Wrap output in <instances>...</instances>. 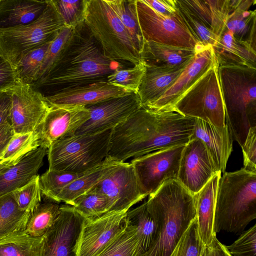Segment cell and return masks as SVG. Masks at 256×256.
Masks as SVG:
<instances>
[{
	"instance_id": "obj_13",
	"label": "cell",
	"mask_w": 256,
	"mask_h": 256,
	"mask_svg": "<svg viewBox=\"0 0 256 256\" xmlns=\"http://www.w3.org/2000/svg\"><path fill=\"white\" fill-rule=\"evenodd\" d=\"M60 212L44 236L42 256H78L82 230L86 219L72 206H60Z\"/></svg>"
},
{
	"instance_id": "obj_48",
	"label": "cell",
	"mask_w": 256,
	"mask_h": 256,
	"mask_svg": "<svg viewBox=\"0 0 256 256\" xmlns=\"http://www.w3.org/2000/svg\"><path fill=\"white\" fill-rule=\"evenodd\" d=\"M244 168L256 173V126L251 127L242 146Z\"/></svg>"
},
{
	"instance_id": "obj_39",
	"label": "cell",
	"mask_w": 256,
	"mask_h": 256,
	"mask_svg": "<svg viewBox=\"0 0 256 256\" xmlns=\"http://www.w3.org/2000/svg\"><path fill=\"white\" fill-rule=\"evenodd\" d=\"M50 42L38 46L20 57L14 66L20 82L31 85L35 82Z\"/></svg>"
},
{
	"instance_id": "obj_32",
	"label": "cell",
	"mask_w": 256,
	"mask_h": 256,
	"mask_svg": "<svg viewBox=\"0 0 256 256\" xmlns=\"http://www.w3.org/2000/svg\"><path fill=\"white\" fill-rule=\"evenodd\" d=\"M126 218L127 222L135 226L136 229L142 255L153 244L156 233V225L148 209L146 202L130 211L128 210Z\"/></svg>"
},
{
	"instance_id": "obj_43",
	"label": "cell",
	"mask_w": 256,
	"mask_h": 256,
	"mask_svg": "<svg viewBox=\"0 0 256 256\" xmlns=\"http://www.w3.org/2000/svg\"><path fill=\"white\" fill-rule=\"evenodd\" d=\"M145 71L146 66L143 62L134 65L132 68H119L108 75L106 80L110 84L137 94Z\"/></svg>"
},
{
	"instance_id": "obj_1",
	"label": "cell",
	"mask_w": 256,
	"mask_h": 256,
	"mask_svg": "<svg viewBox=\"0 0 256 256\" xmlns=\"http://www.w3.org/2000/svg\"><path fill=\"white\" fill-rule=\"evenodd\" d=\"M196 118L142 108L112 130L108 157L125 162L190 140Z\"/></svg>"
},
{
	"instance_id": "obj_15",
	"label": "cell",
	"mask_w": 256,
	"mask_h": 256,
	"mask_svg": "<svg viewBox=\"0 0 256 256\" xmlns=\"http://www.w3.org/2000/svg\"><path fill=\"white\" fill-rule=\"evenodd\" d=\"M86 108L90 118L75 134H92L112 130L143 107L138 94L132 92Z\"/></svg>"
},
{
	"instance_id": "obj_29",
	"label": "cell",
	"mask_w": 256,
	"mask_h": 256,
	"mask_svg": "<svg viewBox=\"0 0 256 256\" xmlns=\"http://www.w3.org/2000/svg\"><path fill=\"white\" fill-rule=\"evenodd\" d=\"M218 37L225 28L230 12L229 0H178Z\"/></svg>"
},
{
	"instance_id": "obj_42",
	"label": "cell",
	"mask_w": 256,
	"mask_h": 256,
	"mask_svg": "<svg viewBox=\"0 0 256 256\" xmlns=\"http://www.w3.org/2000/svg\"><path fill=\"white\" fill-rule=\"evenodd\" d=\"M205 246L199 234L196 217L180 238L170 256H202Z\"/></svg>"
},
{
	"instance_id": "obj_16",
	"label": "cell",
	"mask_w": 256,
	"mask_h": 256,
	"mask_svg": "<svg viewBox=\"0 0 256 256\" xmlns=\"http://www.w3.org/2000/svg\"><path fill=\"white\" fill-rule=\"evenodd\" d=\"M90 118L84 106L52 105L42 122L35 130L40 146L47 148L56 142L75 134Z\"/></svg>"
},
{
	"instance_id": "obj_49",
	"label": "cell",
	"mask_w": 256,
	"mask_h": 256,
	"mask_svg": "<svg viewBox=\"0 0 256 256\" xmlns=\"http://www.w3.org/2000/svg\"><path fill=\"white\" fill-rule=\"evenodd\" d=\"M18 82L14 66L0 56V92L10 89Z\"/></svg>"
},
{
	"instance_id": "obj_7",
	"label": "cell",
	"mask_w": 256,
	"mask_h": 256,
	"mask_svg": "<svg viewBox=\"0 0 256 256\" xmlns=\"http://www.w3.org/2000/svg\"><path fill=\"white\" fill-rule=\"evenodd\" d=\"M111 132L74 134L56 142L48 148V169L80 174L94 168L108 156Z\"/></svg>"
},
{
	"instance_id": "obj_18",
	"label": "cell",
	"mask_w": 256,
	"mask_h": 256,
	"mask_svg": "<svg viewBox=\"0 0 256 256\" xmlns=\"http://www.w3.org/2000/svg\"><path fill=\"white\" fill-rule=\"evenodd\" d=\"M127 212H110L86 220L81 234L78 256H97L126 228Z\"/></svg>"
},
{
	"instance_id": "obj_3",
	"label": "cell",
	"mask_w": 256,
	"mask_h": 256,
	"mask_svg": "<svg viewBox=\"0 0 256 256\" xmlns=\"http://www.w3.org/2000/svg\"><path fill=\"white\" fill-rule=\"evenodd\" d=\"M148 196L147 208L156 224V233L151 246L141 256H170L196 217L194 196L174 180Z\"/></svg>"
},
{
	"instance_id": "obj_11",
	"label": "cell",
	"mask_w": 256,
	"mask_h": 256,
	"mask_svg": "<svg viewBox=\"0 0 256 256\" xmlns=\"http://www.w3.org/2000/svg\"><path fill=\"white\" fill-rule=\"evenodd\" d=\"M102 178L94 186L110 200V212H128L146 196L144 193L133 166L108 156Z\"/></svg>"
},
{
	"instance_id": "obj_44",
	"label": "cell",
	"mask_w": 256,
	"mask_h": 256,
	"mask_svg": "<svg viewBox=\"0 0 256 256\" xmlns=\"http://www.w3.org/2000/svg\"><path fill=\"white\" fill-rule=\"evenodd\" d=\"M74 29L72 27L64 26L50 42L35 82L44 76L58 59L70 38Z\"/></svg>"
},
{
	"instance_id": "obj_50",
	"label": "cell",
	"mask_w": 256,
	"mask_h": 256,
	"mask_svg": "<svg viewBox=\"0 0 256 256\" xmlns=\"http://www.w3.org/2000/svg\"><path fill=\"white\" fill-rule=\"evenodd\" d=\"M154 11L164 16H171L178 12L175 0H143Z\"/></svg>"
},
{
	"instance_id": "obj_27",
	"label": "cell",
	"mask_w": 256,
	"mask_h": 256,
	"mask_svg": "<svg viewBox=\"0 0 256 256\" xmlns=\"http://www.w3.org/2000/svg\"><path fill=\"white\" fill-rule=\"evenodd\" d=\"M220 177L221 172H218L194 195L198 232L206 246L210 244L215 235L213 233V225L217 190Z\"/></svg>"
},
{
	"instance_id": "obj_23",
	"label": "cell",
	"mask_w": 256,
	"mask_h": 256,
	"mask_svg": "<svg viewBox=\"0 0 256 256\" xmlns=\"http://www.w3.org/2000/svg\"><path fill=\"white\" fill-rule=\"evenodd\" d=\"M188 66L160 68L145 65L146 71L137 93L142 107L148 108L158 100Z\"/></svg>"
},
{
	"instance_id": "obj_6",
	"label": "cell",
	"mask_w": 256,
	"mask_h": 256,
	"mask_svg": "<svg viewBox=\"0 0 256 256\" xmlns=\"http://www.w3.org/2000/svg\"><path fill=\"white\" fill-rule=\"evenodd\" d=\"M82 18L106 58L134 66L144 63L130 34L107 0H83Z\"/></svg>"
},
{
	"instance_id": "obj_9",
	"label": "cell",
	"mask_w": 256,
	"mask_h": 256,
	"mask_svg": "<svg viewBox=\"0 0 256 256\" xmlns=\"http://www.w3.org/2000/svg\"><path fill=\"white\" fill-rule=\"evenodd\" d=\"M218 67L217 62L178 101L174 112L224 127L226 114Z\"/></svg>"
},
{
	"instance_id": "obj_54",
	"label": "cell",
	"mask_w": 256,
	"mask_h": 256,
	"mask_svg": "<svg viewBox=\"0 0 256 256\" xmlns=\"http://www.w3.org/2000/svg\"><path fill=\"white\" fill-rule=\"evenodd\" d=\"M6 167L2 165H0V170L3 168H4Z\"/></svg>"
},
{
	"instance_id": "obj_2",
	"label": "cell",
	"mask_w": 256,
	"mask_h": 256,
	"mask_svg": "<svg viewBox=\"0 0 256 256\" xmlns=\"http://www.w3.org/2000/svg\"><path fill=\"white\" fill-rule=\"evenodd\" d=\"M120 63L106 58L84 22L74 29L48 72L31 84L44 97L61 90L106 80Z\"/></svg>"
},
{
	"instance_id": "obj_22",
	"label": "cell",
	"mask_w": 256,
	"mask_h": 256,
	"mask_svg": "<svg viewBox=\"0 0 256 256\" xmlns=\"http://www.w3.org/2000/svg\"><path fill=\"white\" fill-rule=\"evenodd\" d=\"M48 148L40 146L24 156L18 162L0 170V196L24 186L38 175Z\"/></svg>"
},
{
	"instance_id": "obj_19",
	"label": "cell",
	"mask_w": 256,
	"mask_h": 256,
	"mask_svg": "<svg viewBox=\"0 0 256 256\" xmlns=\"http://www.w3.org/2000/svg\"><path fill=\"white\" fill-rule=\"evenodd\" d=\"M216 62L212 46L198 50L192 61L174 84L146 109L156 112H174L178 101Z\"/></svg>"
},
{
	"instance_id": "obj_8",
	"label": "cell",
	"mask_w": 256,
	"mask_h": 256,
	"mask_svg": "<svg viewBox=\"0 0 256 256\" xmlns=\"http://www.w3.org/2000/svg\"><path fill=\"white\" fill-rule=\"evenodd\" d=\"M64 26L54 0H47L43 12L33 22L0 29V56L14 66L23 54L52 42Z\"/></svg>"
},
{
	"instance_id": "obj_34",
	"label": "cell",
	"mask_w": 256,
	"mask_h": 256,
	"mask_svg": "<svg viewBox=\"0 0 256 256\" xmlns=\"http://www.w3.org/2000/svg\"><path fill=\"white\" fill-rule=\"evenodd\" d=\"M70 205L87 220L96 219L110 212L112 204L109 198L94 186L74 200Z\"/></svg>"
},
{
	"instance_id": "obj_46",
	"label": "cell",
	"mask_w": 256,
	"mask_h": 256,
	"mask_svg": "<svg viewBox=\"0 0 256 256\" xmlns=\"http://www.w3.org/2000/svg\"><path fill=\"white\" fill-rule=\"evenodd\" d=\"M65 26L75 28L83 22V0H54Z\"/></svg>"
},
{
	"instance_id": "obj_30",
	"label": "cell",
	"mask_w": 256,
	"mask_h": 256,
	"mask_svg": "<svg viewBox=\"0 0 256 256\" xmlns=\"http://www.w3.org/2000/svg\"><path fill=\"white\" fill-rule=\"evenodd\" d=\"M30 215L19 209L12 192L0 196V240L25 230Z\"/></svg>"
},
{
	"instance_id": "obj_26",
	"label": "cell",
	"mask_w": 256,
	"mask_h": 256,
	"mask_svg": "<svg viewBox=\"0 0 256 256\" xmlns=\"http://www.w3.org/2000/svg\"><path fill=\"white\" fill-rule=\"evenodd\" d=\"M255 4V0H230L226 28L236 40L247 43L256 51V11L248 10Z\"/></svg>"
},
{
	"instance_id": "obj_33",
	"label": "cell",
	"mask_w": 256,
	"mask_h": 256,
	"mask_svg": "<svg viewBox=\"0 0 256 256\" xmlns=\"http://www.w3.org/2000/svg\"><path fill=\"white\" fill-rule=\"evenodd\" d=\"M130 34L137 50L142 55L144 40L139 25L136 0H107Z\"/></svg>"
},
{
	"instance_id": "obj_38",
	"label": "cell",
	"mask_w": 256,
	"mask_h": 256,
	"mask_svg": "<svg viewBox=\"0 0 256 256\" xmlns=\"http://www.w3.org/2000/svg\"><path fill=\"white\" fill-rule=\"evenodd\" d=\"M141 255L140 238L136 229L127 222L124 230L97 256Z\"/></svg>"
},
{
	"instance_id": "obj_10",
	"label": "cell",
	"mask_w": 256,
	"mask_h": 256,
	"mask_svg": "<svg viewBox=\"0 0 256 256\" xmlns=\"http://www.w3.org/2000/svg\"><path fill=\"white\" fill-rule=\"evenodd\" d=\"M136 12L144 41L198 50L202 47L194 38L178 12L171 16L159 14L143 0H136Z\"/></svg>"
},
{
	"instance_id": "obj_28",
	"label": "cell",
	"mask_w": 256,
	"mask_h": 256,
	"mask_svg": "<svg viewBox=\"0 0 256 256\" xmlns=\"http://www.w3.org/2000/svg\"><path fill=\"white\" fill-rule=\"evenodd\" d=\"M44 0H0V29L28 24L42 14Z\"/></svg>"
},
{
	"instance_id": "obj_12",
	"label": "cell",
	"mask_w": 256,
	"mask_h": 256,
	"mask_svg": "<svg viewBox=\"0 0 256 256\" xmlns=\"http://www.w3.org/2000/svg\"><path fill=\"white\" fill-rule=\"evenodd\" d=\"M185 145L158 150L131 160L140 187L146 196L156 192L165 182L178 180Z\"/></svg>"
},
{
	"instance_id": "obj_4",
	"label": "cell",
	"mask_w": 256,
	"mask_h": 256,
	"mask_svg": "<svg viewBox=\"0 0 256 256\" xmlns=\"http://www.w3.org/2000/svg\"><path fill=\"white\" fill-rule=\"evenodd\" d=\"M226 124L233 140L242 147L249 129L256 126V68L218 67Z\"/></svg>"
},
{
	"instance_id": "obj_53",
	"label": "cell",
	"mask_w": 256,
	"mask_h": 256,
	"mask_svg": "<svg viewBox=\"0 0 256 256\" xmlns=\"http://www.w3.org/2000/svg\"><path fill=\"white\" fill-rule=\"evenodd\" d=\"M14 134L13 129L9 122L0 126V156L6 148Z\"/></svg>"
},
{
	"instance_id": "obj_31",
	"label": "cell",
	"mask_w": 256,
	"mask_h": 256,
	"mask_svg": "<svg viewBox=\"0 0 256 256\" xmlns=\"http://www.w3.org/2000/svg\"><path fill=\"white\" fill-rule=\"evenodd\" d=\"M44 237H34L25 230L0 240V256H42Z\"/></svg>"
},
{
	"instance_id": "obj_37",
	"label": "cell",
	"mask_w": 256,
	"mask_h": 256,
	"mask_svg": "<svg viewBox=\"0 0 256 256\" xmlns=\"http://www.w3.org/2000/svg\"><path fill=\"white\" fill-rule=\"evenodd\" d=\"M40 146L39 137L36 130L14 134L0 156V165L10 166L15 164L26 154Z\"/></svg>"
},
{
	"instance_id": "obj_5",
	"label": "cell",
	"mask_w": 256,
	"mask_h": 256,
	"mask_svg": "<svg viewBox=\"0 0 256 256\" xmlns=\"http://www.w3.org/2000/svg\"><path fill=\"white\" fill-rule=\"evenodd\" d=\"M256 218V173L243 168L225 172L220 178L216 200L213 233L241 234Z\"/></svg>"
},
{
	"instance_id": "obj_52",
	"label": "cell",
	"mask_w": 256,
	"mask_h": 256,
	"mask_svg": "<svg viewBox=\"0 0 256 256\" xmlns=\"http://www.w3.org/2000/svg\"><path fill=\"white\" fill-rule=\"evenodd\" d=\"M11 106L10 90L0 92V126L9 122Z\"/></svg>"
},
{
	"instance_id": "obj_45",
	"label": "cell",
	"mask_w": 256,
	"mask_h": 256,
	"mask_svg": "<svg viewBox=\"0 0 256 256\" xmlns=\"http://www.w3.org/2000/svg\"><path fill=\"white\" fill-rule=\"evenodd\" d=\"M39 174L24 186L12 192L20 210L32 213L42 202Z\"/></svg>"
},
{
	"instance_id": "obj_51",
	"label": "cell",
	"mask_w": 256,
	"mask_h": 256,
	"mask_svg": "<svg viewBox=\"0 0 256 256\" xmlns=\"http://www.w3.org/2000/svg\"><path fill=\"white\" fill-rule=\"evenodd\" d=\"M202 256H232L222 244L214 235L212 242L205 246Z\"/></svg>"
},
{
	"instance_id": "obj_20",
	"label": "cell",
	"mask_w": 256,
	"mask_h": 256,
	"mask_svg": "<svg viewBox=\"0 0 256 256\" xmlns=\"http://www.w3.org/2000/svg\"><path fill=\"white\" fill-rule=\"evenodd\" d=\"M132 92L108 82L106 80L70 87L44 97L52 105L86 106Z\"/></svg>"
},
{
	"instance_id": "obj_14",
	"label": "cell",
	"mask_w": 256,
	"mask_h": 256,
	"mask_svg": "<svg viewBox=\"0 0 256 256\" xmlns=\"http://www.w3.org/2000/svg\"><path fill=\"white\" fill-rule=\"evenodd\" d=\"M9 90L11 98L9 123L14 134L34 131L49 110L50 104L30 84L18 82Z\"/></svg>"
},
{
	"instance_id": "obj_47",
	"label": "cell",
	"mask_w": 256,
	"mask_h": 256,
	"mask_svg": "<svg viewBox=\"0 0 256 256\" xmlns=\"http://www.w3.org/2000/svg\"><path fill=\"white\" fill-rule=\"evenodd\" d=\"M225 246L232 256H256V224L244 232L232 244Z\"/></svg>"
},
{
	"instance_id": "obj_17",
	"label": "cell",
	"mask_w": 256,
	"mask_h": 256,
	"mask_svg": "<svg viewBox=\"0 0 256 256\" xmlns=\"http://www.w3.org/2000/svg\"><path fill=\"white\" fill-rule=\"evenodd\" d=\"M218 172L202 142L190 139L182 152L178 180L194 196Z\"/></svg>"
},
{
	"instance_id": "obj_36",
	"label": "cell",
	"mask_w": 256,
	"mask_h": 256,
	"mask_svg": "<svg viewBox=\"0 0 256 256\" xmlns=\"http://www.w3.org/2000/svg\"><path fill=\"white\" fill-rule=\"evenodd\" d=\"M104 170V161L100 166L85 172L64 186L58 194L54 202H64L70 205L74 200L94 186L102 178Z\"/></svg>"
},
{
	"instance_id": "obj_56",
	"label": "cell",
	"mask_w": 256,
	"mask_h": 256,
	"mask_svg": "<svg viewBox=\"0 0 256 256\" xmlns=\"http://www.w3.org/2000/svg\"></svg>"
},
{
	"instance_id": "obj_24",
	"label": "cell",
	"mask_w": 256,
	"mask_h": 256,
	"mask_svg": "<svg viewBox=\"0 0 256 256\" xmlns=\"http://www.w3.org/2000/svg\"><path fill=\"white\" fill-rule=\"evenodd\" d=\"M212 47L218 66H236L256 68V52L247 43L236 40L227 28Z\"/></svg>"
},
{
	"instance_id": "obj_25",
	"label": "cell",
	"mask_w": 256,
	"mask_h": 256,
	"mask_svg": "<svg viewBox=\"0 0 256 256\" xmlns=\"http://www.w3.org/2000/svg\"><path fill=\"white\" fill-rule=\"evenodd\" d=\"M196 52L194 49L144 41L142 57L146 66L173 68L188 65Z\"/></svg>"
},
{
	"instance_id": "obj_41",
	"label": "cell",
	"mask_w": 256,
	"mask_h": 256,
	"mask_svg": "<svg viewBox=\"0 0 256 256\" xmlns=\"http://www.w3.org/2000/svg\"><path fill=\"white\" fill-rule=\"evenodd\" d=\"M175 2L180 16L190 34L203 46H214L218 37L209 30L194 14L182 5L178 0Z\"/></svg>"
},
{
	"instance_id": "obj_40",
	"label": "cell",
	"mask_w": 256,
	"mask_h": 256,
	"mask_svg": "<svg viewBox=\"0 0 256 256\" xmlns=\"http://www.w3.org/2000/svg\"><path fill=\"white\" fill-rule=\"evenodd\" d=\"M84 173L48 169L40 177L42 195L47 200L54 202L58 194L64 186Z\"/></svg>"
},
{
	"instance_id": "obj_21",
	"label": "cell",
	"mask_w": 256,
	"mask_h": 256,
	"mask_svg": "<svg viewBox=\"0 0 256 256\" xmlns=\"http://www.w3.org/2000/svg\"><path fill=\"white\" fill-rule=\"evenodd\" d=\"M198 138L206 146L218 172H225L228 158L232 151V138L228 126H216L196 118L190 139Z\"/></svg>"
},
{
	"instance_id": "obj_35",
	"label": "cell",
	"mask_w": 256,
	"mask_h": 256,
	"mask_svg": "<svg viewBox=\"0 0 256 256\" xmlns=\"http://www.w3.org/2000/svg\"><path fill=\"white\" fill-rule=\"evenodd\" d=\"M60 206L49 200L40 202L31 213L25 232L34 237H44L60 212Z\"/></svg>"
},
{
	"instance_id": "obj_55",
	"label": "cell",
	"mask_w": 256,
	"mask_h": 256,
	"mask_svg": "<svg viewBox=\"0 0 256 256\" xmlns=\"http://www.w3.org/2000/svg\"><path fill=\"white\" fill-rule=\"evenodd\" d=\"M2 169L0 170H1Z\"/></svg>"
}]
</instances>
